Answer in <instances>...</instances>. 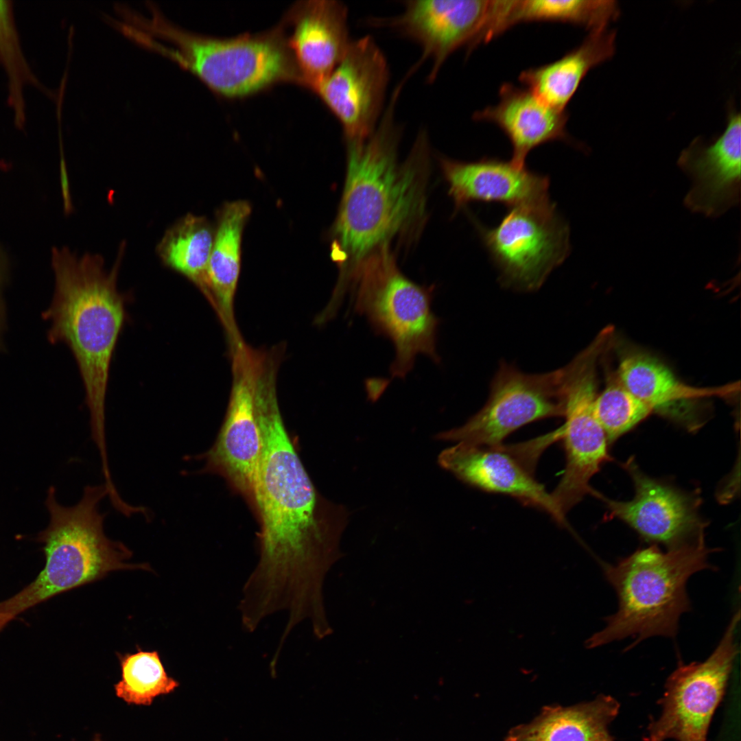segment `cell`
<instances>
[{
  "label": "cell",
  "mask_w": 741,
  "mask_h": 741,
  "mask_svg": "<svg viewBox=\"0 0 741 741\" xmlns=\"http://www.w3.org/2000/svg\"><path fill=\"white\" fill-rule=\"evenodd\" d=\"M94 741H101V740H100V739H99V738H95V739L94 740Z\"/></svg>",
  "instance_id": "1f68e13d"
},
{
  "label": "cell",
  "mask_w": 741,
  "mask_h": 741,
  "mask_svg": "<svg viewBox=\"0 0 741 741\" xmlns=\"http://www.w3.org/2000/svg\"><path fill=\"white\" fill-rule=\"evenodd\" d=\"M0 67L6 78L7 103L14 126L23 129L27 122L25 89L34 87L51 98L55 95L39 80L26 58L10 0H0Z\"/></svg>",
  "instance_id": "484cf974"
},
{
  "label": "cell",
  "mask_w": 741,
  "mask_h": 741,
  "mask_svg": "<svg viewBox=\"0 0 741 741\" xmlns=\"http://www.w3.org/2000/svg\"><path fill=\"white\" fill-rule=\"evenodd\" d=\"M617 374L624 386L652 411L694 429L687 417L694 402L711 396H725L735 386L696 388L679 380L662 362L641 351H631L621 357Z\"/></svg>",
  "instance_id": "44dd1931"
},
{
  "label": "cell",
  "mask_w": 741,
  "mask_h": 741,
  "mask_svg": "<svg viewBox=\"0 0 741 741\" xmlns=\"http://www.w3.org/2000/svg\"><path fill=\"white\" fill-rule=\"evenodd\" d=\"M740 140V115L732 110L725 131L713 144L696 139L681 152L678 164L692 182L684 203L692 211L718 217L739 203Z\"/></svg>",
  "instance_id": "e0dca14e"
},
{
  "label": "cell",
  "mask_w": 741,
  "mask_h": 741,
  "mask_svg": "<svg viewBox=\"0 0 741 741\" xmlns=\"http://www.w3.org/2000/svg\"><path fill=\"white\" fill-rule=\"evenodd\" d=\"M108 497L104 484L87 485L71 506L58 503L50 487L45 505L47 528L36 537L43 545L45 565L36 578L10 598L0 602V631L20 613L63 592L93 583L121 569L150 570L148 564L126 563L132 551L110 539L104 532L106 513L99 505Z\"/></svg>",
  "instance_id": "277c9868"
},
{
  "label": "cell",
  "mask_w": 741,
  "mask_h": 741,
  "mask_svg": "<svg viewBox=\"0 0 741 741\" xmlns=\"http://www.w3.org/2000/svg\"><path fill=\"white\" fill-rule=\"evenodd\" d=\"M119 248L110 271L99 255L78 257L68 249L54 250L55 292L44 314L51 322L49 340L66 344L78 364L90 414L91 438L99 454L107 452L106 397L110 368L127 319L128 296L117 289L125 250Z\"/></svg>",
  "instance_id": "3957f363"
},
{
  "label": "cell",
  "mask_w": 741,
  "mask_h": 741,
  "mask_svg": "<svg viewBox=\"0 0 741 741\" xmlns=\"http://www.w3.org/2000/svg\"><path fill=\"white\" fill-rule=\"evenodd\" d=\"M214 235L204 217L188 213L166 230L156 246L163 264L194 283L207 298Z\"/></svg>",
  "instance_id": "d4e9b609"
},
{
  "label": "cell",
  "mask_w": 741,
  "mask_h": 741,
  "mask_svg": "<svg viewBox=\"0 0 741 741\" xmlns=\"http://www.w3.org/2000/svg\"><path fill=\"white\" fill-rule=\"evenodd\" d=\"M499 101L473 115L477 121L491 122L508 138L513 148L511 161L526 167L529 152L553 141H571L566 130L568 114L546 104L527 88L504 83Z\"/></svg>",
  "instance_id": "ffe728a7"
},
{
  "label": "cell",
  "mask_w": 741,
  "mask_h": 741,
  "mask_svg": "<svg viewBox=\"0 0 741 741\" xmlns=\"http://www.w3.org/2000/svg\"><path fill=\"white\" fill-rule=\"evenodd\" d=\"M484 405L464 424L437 434L438 440L495 447L521 427L536 421L564 417L560 368L526 373L502 364Z\"/></svg>",
  "instance_id": "30bf717a"
},
{
  "label": "cell",
  "mask_w": 741,
  "mask_h": 741,
  "mask_svg": "<svg viewBox=\"0 0 741 741\" xmlns=\"http://www.w3.org/2000/svg\"><path fill=\"white\" fill-rule=\"evenodd\" d=\"M623 467L631 476L635 495L629 501L613 500L595 491L609 518H617L644 539L668 549L704 537L705 522L698 515V499L642 472L633 458Z\"/></svg>",
  "instance_id": "9a60e30c"
},
{
  "label": "cell",
  "mask_w": 741,
  "mask_h": 741,
  "mask_svg": "<svg viewBox=\"0 0 741 741\" xmlns=\"http://www.w3.org/2000/svg\"><path fill=\"white\" fill-rule=\"evenodd\" d=\"M711 552L701 537L666 552L652 545L605 565L618 609L587 641V646L631 637L630 649L650 637H675L681 615L691 609L687 582L699 571L714 569L708 561Z\"/></svg>",
  "instance_id": "5b68a950"
},
{
  "label": "cell",
  "mask_w": 741,
  "mask_h": 741,
  "mask_svg": "<svg viewBox=\"0 0 741 741\" xmlns=\"http://www.w3.org/2000/svg\"><path fill=\"white\" fill-rule=\"evenodd\" d=\"M615 37V32L606 28L592 31L560 59L521 71L519 79L546 104L565 110L588 71L613 55Z\"/></svg>",
  "instance_id": "cb8c5ba5"
},
{
  "label": "cell",
  "mask_w": 741,
  "mask_h": 741,
  "mask_svg": "<svg viewBox=\"0 0 741 741\" xmlns=\"http://www.w3.org/2000/svg\"><path fill=\"white\" fill-rule=\"evenodd\" d=\"M593 411L609 443L631 430L652 412L624 386L617 373L610 372L604 390L596 398Z\"/></svg>",
  "instance_id": "f1b7e54d"
},
{
  "label": "cell",
  "mask_w": 741,
  "mask_h": 741,
  "mask_svg": "<svg viewBox=\"0 0 741 741\" xmlns=\"http://www.w3.org/2000/svg\"><path fill=\"white\" fill-rule=\"evenodd\" d=\"M128 8H129V7H126L125 8H124V10H122V12H121V18H122V19H123V21H124V23H125V21H124V14L125 11H126V10L127 9H128ZM126 25H127V24H126ZM133 29H134V28H133ZM142 34H143V33H142ZM146 37H148V36H143V37H142V38H141L140 41H139V43H141V40H143V39L144 38H146ZM148 38H150V37H148ZM152 39H153V38H152Z\"/></svg>",
  "instance_id": "f546056e"
},
{
  "label": "cell",
  "mask_w": 741,
  "mask_h": 741,
  "mask_svg": "<svg viewBox=\"0 0 741 741\" xmlns=\"http://www.w3.org/2000/svg\"><path fill=\"white\" fill-rule=\"evenodd\" d=\"M449 192L456 208L472 201L511 207L550 198V179L511 161L486 158L473 162L441 159Z\"/></svg>",
  "instance_id": "d6986e66"
},
{
  "label": "cell",
  "mask_w": 741,
  "mask_h": 741,
  "mask_svg": "<svg viewBox=\"0 0 741 741\" xmlns=\"http://www.w3.org/2000/svg\"><path fill=\"white\" fill-rule=\"evenodd\" d=\"M618 14L613 1L517 0L516 24L549 21L585 26L591 32L605 29Z\"/></svg>",
  "instance_id": "83f0119b"
},
{
  "label": "cell",
  "mask_w": 741,
  "mask_h": 741,
  "mask_svg": "<svg viewBox=\"0 0 741 741\" xmlns=\"http://www.w3.org/2000/svg\"><path fill=\"white\" fill-rule=\"evenodd\" d=\"M738 611L710 656L702 662L681 663L668 677L659 701L661 714L648 725L644 741H707L737 655Z\"/></svg>",
  "instance_id": "9c48e42d"
},
{
  "label": "cell",
  "mask_w": 741,
  "mask_h": 741,
  "mask_svg": "<svg viewBox=\"0 0 741 741\" xmlns=\"http://www.w3.org/2000/svg\"><path fill=\"white\" fill-rule=\"evenodd\" d=\"M121 679L115 685L116 694L128 703L150 705L153 699L174 691L178 682L169 677L156 650L137 647L134 653H117Z\"/></svg>",
  "instance_id": "4316f807"
},
{
  "label": "cell",
  "mask_w": 741,
  "mask_h": 741,
  "mask_svg": "<svg viewBox=\"0 0 741 741\" xmlns=\"http://www.w3.org/2000/svg\"><path fill=\"white\" fill-rule=\"evenodd\" d=\"M250 211L251 207L245 200L224 206L209 262L207 299L217 312L230 344L242 338L233 304L240 271L242 235Z\"/></svg>",
  "instance_id": "7402d4cb"
},
{
  "label": "cell",
  "mask_w": 741,
  "mask_h": 741,
  "mask_svg": "<svg viewBox=\"0 0 741 741\" xmlns=\"http://www.w3.org/2000/svg\"><path fill=\"white\" fill-rule=\"evenodd\" d=\"M489 0H414L405 2L404 10L386 24L418 43L422 58L432 61L428 75L433 81L446 59L460 47H475L486 15Z\"/></svg>",
  "instance_id": "2e32d148"
},
{
  "label": "cell",
  "mask_w": 741,
  "mask_h": 741,
  "mask_svg": "<svg viewBox=\"0 0 741 741\" xmlns=\"http://www.w3.org/2000/svg\"><path fill=\"white\" fill-rule=\"evenodd\" d=\"M390 78L387 60L370 36L351 40L342 58L315 91L340 121L347 143L375 131Z\"/></svg>",
  "instance_id": "4fadbf2b"
},
{
  "label": "cell",
  "mask_w": 741,
  "mask_h": 741,
  "mask_svg": "<svg viewBox=\"0 0 741 741\" xmlns=\"http://www.w3.org/2000/svg\"><path fill=\"white\" fill-rule=\"evenodd\" d=\"M124 5H119V8H117V13L119 14V11H120L121 8H122L123 6H124ZM121 22H122V21H121ZM122 23H123V22H122ZM124 24H125V23H124ZM143 36H145V35H143ZM141 36H142V35H139V36H137V40H137V42H138V40H139V38H140Z\"/></svg>",
  "instance_id": "4dcf8cb0"
},
{
  "label": "cell",
  "mask_w": 741,
  "mask_h": 741,
  "mask_svg": "<svg viewBox=\"0 0 741 741\" xmlns=\"http://www.w3.org/2000/svg\"><path fill=\"white\" fill-rule=\"evenodd\" d=\"M231 352L233 382L224 420L213 445L196 458L205 461L200 473L222 477L251 508L261 451L255 391L263 353L242 339L231 345Z\"/></svg>",
  "instance_id": "8fae6325"
},
{
  "label": "cell",
  "mask_w": 741,
  "mask_h": 741,
  "mask_svg": "<svg viewBox=\"0 0 741 741\" xmlns=\"http://www.w3.org/2000/svg\"><path fill=\"white\" fill-rule=\"evenodd\" d=\"M348 281L347 287L351 283L354 290V310L394 345L392 377L404 378L419 354L440 362L436 351L440 320L432 310L433 286L420 285L406 277L388 248L363 260Z\"/></svg>",
  "instance_id": "52a82bcc"
},
{
  "label": "cell",
  "mask_w": 741,
  "mask_h": 741,
  "mask_svg": "<svg viewBox=\"0 0 741 741\" xmlns=\"http://www.w3.org/2000/svg\"><path fill=\"white\" fill-rule=\"evenodd\" d=\"M276 381L261 376L255 391L261 451L250 509L259 526V560L240 602L260 618L285 611L301 622L324 609L323 579L340 555L350 513L325 499L311 481L284 424Z\"/></svg>",
  "instance_id": "6da1fadb"
},
{
  "label": "cell",
  "mask_w": 741,
  "mask_h": 741,
  "mask_svg": "<svg viewBox=\"0 0 741 741\" xmlns=\"http://www.w3.org/2000/svg\"><path fill=\"white\" fill-rule=\"evenodd\" d=\"M287 19L292 27L287 45L301 82L316 91L340 62L351 41L347 8L333 0L301 1L292 7Z\"/></svg>",
  "instance_id": "ac0fdd59"
},
{
  "label": "cell",
  "mask_w": 741,
  "mask_h": 741,
  "mask_svg": "<svg viewBox=\"0 0 741 741\" xmlns=\"http://www.w3.org/2000/svg\"><path fill=\"white\" fill-rule=\"evenodd\" d=\"M523 444L495 447L457 443L443 450L439 465L460 481L482 491L508 495L543 510L567 528L565 515L533 476L536 462Z\"/></svg>",
  "instance_id": "5bb4252c"
},
{
  "label": "cell",
  "mask_w": 741,
  "mask_h": 741,
  "mask_svg": "<svg viewBox=\"0 0 741 741\" xmlns=\"http://www.w3.org/2000/svg\"><path fill=\"white\" fill-rule=\"evenodd\" d=\"M150 16L137 11L128 16L130 26L150 37L175 45L168 48L152 38L144 45L175 60L215 93L226 97L252 94L283 81L301 82L300 76L279 27L271 32L217 38L184 30L168 20L152 1Z\"/></svg>",
  "instance_id": "8992f818"
},
{
  "label": "cell",
  "mask_w": 741,
  "mask_h": 741,
  "mask_svg": "<svg viewBox=\"0 0 741 741\" xmlns=\"http://www.w3.org/2000/svg\"><path fill=\"white\" fill-rule=\"evenodd\" d=\"M506 286L534 291L570 252L569 229L550 198L511 207L497 226L477 224Z\"/></svg>",
  "instance_id": "ba28073f"
},
{
  "label": "cell",
  "mask_w": 741,
  "mask_h": 741,
  "mask_svg": "<svg viewBox=\"0 0 741 741\" xmlns=\"http://www.w3.org/2000/svg\"><path fill=\"white\" fill-rule=\"evenodd\" d=\"M597 388L594 362L578 360L566 368L563 379L565 421L558 429L563 440L565 467L550 493L565 515L586 495H593L590 480L611 458L609 442L593 411Z\"/></svg>",
  "instance_id": "7c38bea8"
},
{
  "label": "cell",
  "mask_w": 741,
  "mask_h": 741,
  "mask_svg": "<svg viewBox=\"0 0 741 741\" xmlns=\"http://www.w3.org/2000/svg\"><path fill=\"white\" fill-rule=\"evenodd\" d=\"M398 97L392 99L373 133L347 143L344 189L333 229L332 257L342 269L340 281L370 255L411 225L424 210L428 141L419 132L403 163L397 159L399 127L394 121Z\"/></svg>",
  "instance_id": "7a4b0ae2"
},
{
  "label": "cell",
  "mask_w": 741,
  "mask_h": 741,
  "mask_svg": "<svg viewBox=\"0 0 741 741\" xmlns=\"http://www.w3.org/2000/svg\"><path fill=\"white\" fill-rule=\"evenodd\" d=\"M620 707L609 695L569 707L547 706L530 722L512 729L504 741H615L609 726Z\"/></svg>",
  "instance_id": "603a6c76"
}]
</instances>
